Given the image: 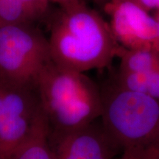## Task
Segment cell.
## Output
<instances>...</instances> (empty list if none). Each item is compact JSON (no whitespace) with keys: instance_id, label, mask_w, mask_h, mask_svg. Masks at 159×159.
<instances>
[{"instance_id":"cell-1","label":"cell","mask_w":159,"mask_h":159,"mask_svg":"<svg viewBox=\"0 0 159 159\" xmlns=\"http://www.w3.org/2000/svg\"><path fill=\"white\" fill-rule=\"evenodd\" d=\"M48 41L53 62L81 72L105 68L122 48L109 22L82 2L61 7L51 21Z\"/></svg>"},{"instance_id":"cell-2","label":"cell","mask_w":159,"mask_h":159,"mask_svg":"<svg viewBox=\"0 0 159 159\" xmlns=\"http://www.w3.org/2000/svg\"><path fill=\"white\" fill-rule=\"evenodd\" d=\"M34 85L50 134L77 130L101 117V89L85 72L51 61L38 75Z\"/></svg>"},{"instance_id":"cell-3","label":"cell","mask_w":159,"mask_h":159,"mask_svg":"<svg viewBox=\"0 0 159 159\" xmlns=\"http://www.w3.org/2000/svg\"><path fill=\"white\" fill-rule=\"evenodd\" d=\"M103 125L123 151L159 159V102L117 85L101 89Z\"/></svg>"},{"instance_id":"cell-4","label":"cell","mask_w":159,"mask_h":159,"mask_svg":"<svg viewBox=\"0 0 159 159\" xmlns=\"http://www.w3.org/2000/svg\"><path fill=\"white\" fill-rule=\"evenodd\" d=\"M52 61L48 38L34 25L0 27V77L34 85Z\"/></svg>"},{"instance_id":"cell-5","label":"cell","mask_w":159,"mask_h":159,"mask_svg":"<svg viewBox=\"0 0 159 159\" xmlns=\"http://www.w3.org/2000/svg\"><path fill=\"white\" fill-rule=\"evenodd\" d=\"M42 114L33 84L0 77V155L10 159Z\"/></svg>"},{"instance_id":"cell-6","label":"cell","mask_w":159,"mask_h":159,"mask_svg":"<svg viewBox=\"0 0 159 159\" xmlns=\"http://www.w3.org/2000/svg\"><path fill=\"white\" fill-rule=\"evenodd\" d=\"M117 42L125 49H152L159 52V25L132 0H110L103 5Z\"/></svg>"},{"instance_id":"cell-7","label":"cell","mask_w":159,"mask_h":159,"mask_svg":"<svg viewBox=\"0 0 159 159\" xmlns=\"http://www.w3.org/2000/svg\"><path fill=\"white\" fill-rule=\"evenodd\" d=\"M49 139L55 159H114L123 151L101 118L69 132L49 133Z\"/></svg>"},{"instance_id":"cell-8","label":"cell","mask_w":159,"mask_h":159,"mask_svg":"<svg viewBox=\"0 0 159 159\" xmlns=\"http://www.w3.org/2000/svg\"><path fill=\"white\" fill-rule=\"evenodd\" d=\"M49 2V0H0V27L34 25L48 14Z\"/></svg>"},{"instance_id":"cell-9","label":"cell","mask_w":159,"mask_h":159,"mask_svg":"<svg viewBox=\"0 0 159 159\" xmlns=\"http://www.w3.org/2000/svg\"><path fill=\"white\" fill-rule=\"evenodd\" d=\"M10 159H55L49 139V127L41 114L33 130Z\"/></svg>"},{"instance_id":"cell-10","label":"cell","mask_w":159,"mask_h":159,"mask_svg":"<svg viewBox=\"0 0 159 159\" xmlns=\"http://www.w3.org/2000/svg\"><path fill=\"white\" fill-rule=\"evenodd\" d=\"M118 57V72L139 74L159 71V52L152 49H125L122 47Z\"/></svg>"},{"instance_id":"cell-11","label":"cell","mask_w":159,"mask_h":159,"mask_svg":"<svg viewBox=\"0 0 159 159\" xmlns=\"http://www.w3.org/2000/svg\"><path fill=\"white\" fill-rule=\"evenodd\" d=\"M113 80L122 88L147 95L159 102V71L139 74L117 71Z\"/></svg>"},{"instance_id":"cell-12","label":"cell","mask_w":159,"mask_h":159,"mask_svg":"<svg viewBox=\"0 0 159 159\" xmlns=\"http://www.w3.org/2000/svg\"><path fill=\"white\" fill-rule=\"evenodd\" d=\"M147 11H156L159 10V0H132Z\"/></svg>"},{"instance_id":"cell-13","label":"cell","mask_w":159,"mask_h":159,"mask_svg":"<svg viewBox=\"0 0 159 159\" xmlns=\"http://www.w3.org/2000/svg\"><path fill=\"white\" fill-rule=\"evenodd\" d=\"M50 2H54L61 6V7H68L80 2V0H49Z\"/></svg>"},{"instance_id":"cell-14","label":"cell","mask_w":159,"mask_h":159,"mask_svg":"<svg viewBox=\"0 0 159 159\" xmlns=\"http://www.w3.org/2000/svg\"><path fill=\"white\" fill-rule=\"evenodd\" d=\"M114 159H144L142 157H141L139 155L133 152H130V151H126L124 150L122 151V152L119 156L116 157Z\"/></svg>"},{"instance_id":"cell-15","label":"cell","mask_w":159,"mask_h":159,"mask_svg":"<svg viewBox=\"0 0 159 159\" xmlns=\"http://www.w3.org/2000/svg\"><path fill=\"white\" fill-rule=\"evenodd\" d=\"M94 2H95L96 4H99V5H102V6L105 5V3L108 2V1H110V0H92Z\"/></svg>"},{"instance_id":"cell-16","label":"cell","mask_w":159,"mask_h":159,"mask_svg":"<svg viewBox=\"0 0 159 159\" xmlns=\"http://www.w3.org/2000/svg\"><path fill=\"white\" fill-rule=\"evenodd\" d=\"M153 16L155 17V19H156L157 22H158V25H159V10L158 11H155V13H153Z\"/></svg>"},{"instance_id":"cell-17","label":"cell","mask_w":159,"mask_h":159,"mask_svg":"<svg viewBox=\"0 0 159 159\" xmlns=\"http://www.w3.org/2000/svg\"><path fill=\"white\" fill-rule=\"evenodd\" d=\"M0 159H5V158H4V157H2L1 156V155H0Z\"/></svg>"}]
</instances>
